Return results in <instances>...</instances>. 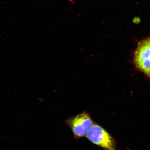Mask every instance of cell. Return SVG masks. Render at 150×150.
<instances>
[{"mask_svg":"<svg viewBox=\"0 0 150 150\" xmlns=\"http://www.w3.org/2000/svg\"><path fill=\"white\" fill-rule=\"evenodd\" d=\"M134 63L137 69L150 79V37L139 42L134 54Z\"/></svg>","mask_w":150,"mask_h":150,"instance_id":"6da1fadb","label":"cell"},{"mask_svg":"<svg viewBox=\"0 0 150 150\" xmlns=\"http://www.w3.org/2000/svg\"><path fill=\"white\" fill-rule=\"evenodd\" d=\"M87 138L94 144L105 150H116L115 141L105 129L94 123L88 132Z\"/></svg>","mask_w":150,"mask_h":150,"instance_id":"7a4b0ae2","label":"cell"},{"mask_svg":"<svg viewBox=\"0 0 150 150\" xmlns=\"http://www.w3.org/2000/svg\"><path fill=\"white\" fill-rule=\"evenodd\" d=\"M66 123L77 139L86 136L93 124L89 114L86 112L70 118L67 120Z\"/></svg>","mask_w":150,"mask_h":150,"instance_id":"3957f363","label":"cell"}]
</instances>
